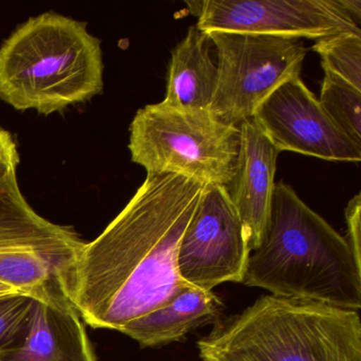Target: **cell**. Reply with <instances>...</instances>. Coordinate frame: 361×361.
Listing matches in <instances>:
<instances>
[{"label":"cell","instance_id":"6da1fadb","mask_svg":"<svg viewBox=\"0 0 361 361\" xmlns=\"http://www.w3.org/2000/svg\"><path fill=\"white\" fill-rule=\"evenodd\" d=\"M206 185L181 175L147 173L123 210L84 244L61 278L84 322L120 331L191 286L179 274L177 255Z\"/></svg>","mask_w":361,"mask_h":361},{"label":"cell","instance_id":"7a4b0ae2","mask_svg":"<svg viewBox=\"0 0 361 361\" xmlns=\"http://www.w3.org/2000/svg\"><path fill=\"white\" fill-rule=\"evenodd\" d=\"M240 284L274 297L361 308V264L345 238L283 181L276 183L267 232Z\"/></svg>","mask_w":361,"mask_h":361},{"label":"cell","instance_id":"3957f363","mask_svg":"<svg viewBox=\"0 0 361 361\" xmlns=\"http://www.w3.org/2000/svg\"><path fill=\"white\" fill-rule=\"evenodd\" d=\"M202 361H361L358 310L263 295L197 341Z\"/></svg>","mask_w":361,"mask_h":361},{"label":"cell","instance_id":"277c9868","mask_svg":"<svg viewBox=\"0 0 361 361\" xmlns=\"http://www.w3.org/2000/svg\"><path fill=\"white\" fill-rule=\"evenodd\" d=\"M100 39L85 23L47 12L29 18L0 46V99L50 115L104 87Z\"/></svg>","mask_w":361,"mask_h":361},{"label":"cell","instance_id":"5b68a950","mask_svg":"<svg viewBox=\"0 0 361 361\" xmlns=\"http://www.w3.org/2000/svg\"><path fill=\"white\" fill-rule=\"evenodd\" d=\"M130 133L132 161L147 173L181 175L227 189L235 176L240 130L210 111L147 105L137 111Z\"/></svg>","mask_w":361,"mask_h":361},{"label":"cell","instance_id":"8992f818","mask_svg":"<svg viewBox=\"0 0 361 361\" xmlns=\"http://www.w3.org/2000/svg\"><path fill=\"white\" fill-rule=\"evenodd\" d=\"M217 56V84L210 111L238 126L281 85L300 77L307 49L298 39L211 32Z\"/></svg>","mask_w":361,"mask_h":361},{"label":"cell","instance_id":"52a82bcc","mask_svg":"<svg viewBox=\"0 0 361 361\" xmlns=\"http://www.w3.org/2000/svg\"><path fill=\"white\" fill-rule=\"evenodd\" d=\"M84 244L73 228L31 208L18 174L0 180V284L32 297L60 282Z\"/></svg>","mask_w":361,"mask_h":361},{"label":"cell","instance_id":"ba28073f","mask_svg":"<svg viewBox=\"0 0 361 361\" xmlns=\"http://www.w3.org/2000/svg\"><path fill=\"white\" fill-rule=\"evenodd\" d=\"M202 32H233L318 41L355 33L360 27L338 0H206L187 1Z\"/></svg>","mask_w":361,"mask_h":361},{"label":"cell","instance_id":"9c48e42d","mask_svg":"<svg viewBox=\"0 0 361 361\" xmlns=\"http://www.w3.org/2000/svg\"><path fill=\"white\" fill-rule=\"evenodd\" d=\"M250 255L246 229L227 188L206 185L179 244L181 279L204 290L242 283Z\"/></svg>","mask_w":361,"mask_h":361},{"label":"cell","instance_id":"30bf717a","mask_svg":"<svg viewBox=\"0 0 361 361\" xmlns=\"http://www.w3.org/2000/svg\"><path fill=\"white\" fill-rule=\"evenodd\" d=\"M252 119L279 152H293L331 162L361 161V147L325 113L298 77L281 85Z\"/></svg>","mask_w":361,"mask_h":361},{"label":"cell","instance_id":"8fae6325","mask_svg":"<svg viewBox=\"0 0 361 361\" xmlns=\"http://www.w3.org/2000/svg\"><path fill=\"white\" fill-rule=\"evenodd\" d=\"M0 361H98L83 320L60 282L32 295L26 336L0 350Z\"/></svg>","mask_w":361,"mask_h":361},{"label":"cell","instance_id":"7c38bea8","mask_svg":"<svg viewBox=\"0 0 361 361\" xmlns=\"http://www.w3.org/2000/svg\"><path fill=\"white\" fill-rule=\"evenodd\" d=\"M238 166L228 191L244 224L252 252L263 242L269 225L280 152L252 118L238 124Z\"/></svg>","mask_w":361,"mask_h":361},{"label":"cell","instance_id":"4fadbf2b","mask_svg":"<svg viewBox=\"0 0 361 361\" xmlns=\"http://www.w3.org/2000/svg\"><path fill=\"white\" fill-rule=\"evenodd\" d=\"M223 300L212 290L188 286L172 301L128 323L120 333L142 348H157L183 341L188 334L223 317Z\"/></svg>","mask_w":361,"mask_h":361},{"label":"cell","instance_id":"5bb4252c","mask_svg":"<svg viewBox=\"0 0 361 361\" xmlns=\"http://www.w3.org/2000/svg\"><path fill=\"white\" fill-rule=\"evenodd\" d=\"M208 35L190 27L173 49L166 97L161 104L179 111H210L217 84V67L209 56Z\"/></svg>","mask_w":361,"mask_h":361},{"label":"cell","instance_id":"9a60e30c","mask_svg":"<svg viewBox=\"0 0 361 361\" xmlns=\"http://www.w3.org/2000/svg\"><path fill=\"white\" fill-rule=\"evenodd\" d=\"M318 100L331 121L361 147V90L337 75L324 73Z\"/></svg>","mask_w":361,"mask_h":361},{"label":"cell","instance_id":"2e32d148","mask_svg":"<svg viewBox=\"0 0 361 361\" xmlns=\"http://www.w3.org/2000/svg\"><path fill=\"white\" fill-rule=\"evenodd\" d=\"M312 50L320 56L324 73L337 75L361 90V35L342 33L318 39Z\"/></svg>","mask_w":361,"mask_h":361},{"label":"cell","instance_id":"e0dca14e","mask_svg":"<svg viewBox=\"0 0 361 361\" xmlns=\"http://www.w3.org/2000/svg\"><path fill=\"white\" fill-rule=\"evenodd\" d=\"M32 297L12 293L0 297V350L23 341L28 329Z\"/></svg>","mask_w":361,"mask_h":361},{"label":"cell","instance_id":"ac0fdd59","mask_svg":"<svg viewBox=\"0 0 361 361\" xmlns=\"http://www.w3.org/2000/svg\"><path fill=\"white\" fill-rule=\"evenodd\" d=\"M361 195L360 193L355 195L348 202L344 216H345L346 233L345 240L354 255L355 259L361 264Z\"/></svg>","mask_w":361,"mask_h":361},{"label":"cell","instance_id":"d6986e66","mask_svg":"<svg viewBox=\"0 0 361 361\" xmlns=\"http://www.w3.org/2000/svg\"><path fill=\"white\" fill-rule=\"evenodd\" d=\"M20 158L13 136L0 126V180L18 174Z\"/></svg>","mask_w":361,"mask_h":361},{"label":"cell","instance_id":"ffe728a7","mask_svg":"<svg viewBox=\"0 0 361 361\" xmlns=\"http://www.w3.org/2000/svg\"><path fill=\"white\" fill-rule=\"evenodd\" d=\"M340 7L360 27L361 0H338Z\"/></svg>","mask_w":361,"mask_h":361},{"label":"cell","instance_id":"44dd1931","mask_svg":"<svg viewBox=\"0 0 361 361\" xmlns=\"http://www.w3.org/2000/svg\"><path fill=\"white\" fill-rule=\"evenodd\" d=\"M12 293H18V290H16V289L12 288V287L7 286V285L0 284V297H1V295H12Z\"/></svg>","mask_w":361,"mask_h":361}]
</instances>
